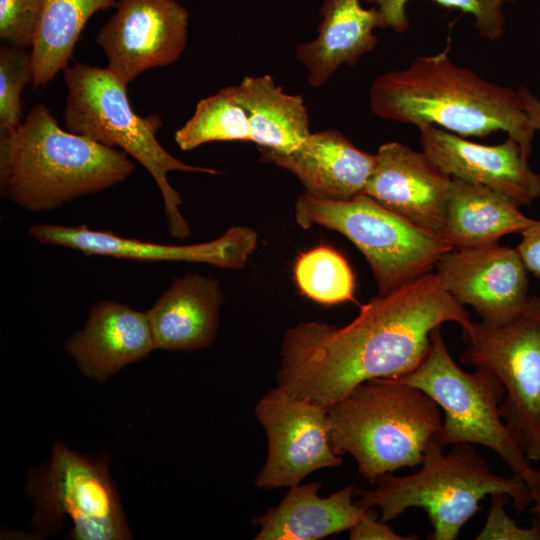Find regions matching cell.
I'll return each mask as SVG.
<instances>
[{
    "label": "cell",
    "mask_w": 540,
    "mask_h": 540,
    "mask_svg": "<svg viewBox=\"0 0 540 540\" xmlns=\"http://www.w3.org/2000/svg\"><path fill=\"white\" fill-rule=\"evenodd\" d=\"M446 322L465 330L472 321L438 274L426 273L377 294L345 326L306 321L289 328L277 386L328 410L363 382L416 370L430 351L432 332Z\"/></svg>",
    "instance_id": "cell-1"
},
{
    "label": "cell",
    "mask_w": 540,
    "mask_h": 540,
    "mask_svg": "<svg viewBox=\"0 0 540 540\" xmlns=\"http://www.w3.org/2000/svg\"><path fill=\"white\" fill-rule=\"evenodd\" d=\"M369 106L381 119L416 127L433 125L462 137L503 131L527 157L532 152L536 131L518 90L457 65L448 48L379 75L369 91Z\"/></svg>",
    "instance_id": "cell-2"
},
{
    "label": "cell",
    "mask_w": 540,
    "mask_h": 540,
    "mask_svg": "<svg viewBox=\"0 0 540 540\" xmlns=\"http://www.w3.org/2000/svg\"><path fill=\"white\" fill-rule=\"evenodd\" d=\"M134 169L124 151L60 128L43 104L15 129L0 131L1 196L29 211L104 191Z\"/></svg>",
    "instance_id": "cell-3"
},
{
    "label": "cell",
    "mask_w": 540,
    "mask_h": 540,
    "mask_svg": "<svg viewBox=\"0 0 540 540\" xmlns=\"http://www.w3.org/2000/svg\"><path fill=\"white\" fill-rule=\"evenodd\" d=\"M434 435L424 449L421 469L406 476L380 475L371 490L355 489L356 504L378 508L388 522L411 507L425 510L433 532L430 540H455L487 495L505 493L518 512L534 502L524 481L493 473L469 443L454 444L449 453Z\"/></svg>",
    "instance_id": "cell-4"
},
{
    "label": "cell",
    "mask_w": 540,
    "mask_h": 540,
    "mask_svg": "<svg viewBox=\"0 0 540 540\" xmlns=\"http://www.w3.org/2000/svg\"><path fill=\"white\" fill-rule=\"evenodd\" d=\"M327 418L333 451L349 453L371 484L380 475L421 465L443 420L430 396L392 378L357 385L327 410Z\"/></svg>",
    "instance_id": "cell-5"
},
{
    "label": "cell",
    "mask_w": 540,
    "mask_h": 540,
    "mask_svg": "<svg viewBox=\"0 0 540 540\" xmlns=\"http://www.w3.org/2000/svg\"><path fill=\"white\" fill-rule=\"evenodd\" d=\"M63 72L67 88L65 130L106 147L121 148L136 159L151 174L162 194L170 234L178 239L189 237L190 227L180 211L182 198L170 185L167 174L221 172L186 164L167 152L156 138L162 127L161 117L137 115L129 103L127 83L108 68L75 63Z\"/></svg>",
    "instance_id": "cell-6"
},
{
    "label": "cell",
    "mask_w": 540,
    "mask_h": 540,
    "mask_svg": "<svg viewBox=\"0 0 540 540\" xmlns=\"http://www.w3.org/2000/svg\"><path fill=\"white\" fill-rule=\"evenodd\" d=\"M419 388L444 411L440 429L434 434L443 446L479 444L493 450L513 475L525 482L534 502H540V471L536 470L510 435L500 413L505 389L491 370L475 367L462 370L452 359L441 334H431L430 351L413 372L392 378Z\"/></svg>",
    "instance_id": "cell-7"
},
{
    "label": "cell",
    "mask_w": 540,
    "mask_h": 540,
    "mask_svg": "<svg viewBox=\"0 0 540 540\" xmlns=\"http://www.w3.org/2000/svg\"><path fill=\"white\" fill-rule=\"evenodd\" d=\"M295 219L335 230L350 240L367 260L377 294H385L432 271L453 250L442 237L413 225L366 194L349 200L321 199L303 193Z\"/></svg>",
    "instance_id": "cell-8"
},
{
    "label": "cell",
    "mask_w": 540,
    "mask_h": 540,
    "mask_svg": "<svg viewBox=\"0 0 540 540\" xmlns=\"http://www.w3.org/2000/svg\"><path fill=\"white\" fill-rule=\"evenodd\" d=\"M27 492L35 506L34 528L50 533L65 516L73 540L132 538L107 455H80L56 442L48 462L29 474Z\"/></svg>",
    "instance_id": "cell-9"
},
{
    "label": "cell",
    "mask_w": 540,
    "mask_h": 540,
    "mask_svg": "<svg viewBox=\"0 0 540 540\" xmlns=\"http://www.w3.org/2000/svg\"><path fill=\"white\" fill-rule=\"evenodd\" d=\"M462 336L460 362L497 375L505 389L501 417L526 457L540 461V297L531 296L512 321H472Z\"/></svg>",
    "instance_id": "cell-10"
},
{
    "label": "cell",
    "mask_w": 540,
    "mask_h": 540,
    "mask_svg": "<svg viewBox=\"0 0 540 540\" xmlns=\"http://www.w3.org/2000/svg\"><path fill=\"white\" fill-rule=\"evenodd\" d=\"M254 411L268 439V454L255 477L256 487L290 488L316 470L342 463L330 443L326 409L277 386L257 402Z\"/></svg>",
    "instance_id": "cell-11"
},
{
    "label": "cell",
    "mask_w": 540,
    "mask_h": 540,
    "mask_svg": "<svg viewBox=\"0 0 540 540\" xmlns=\"http://www.w3.org/2000/svg\"><path fill=\"white\" fill-rule=\"evenodd\" d=\"M95 43L108 69L127 84L148 69L181 56L187 43L189 11L176 0H119Z\"/></svg>",
    "instance_id": "cell-12"
},
{
    "label": "cell",
    "mask_w": 540,
    "mask_h": 540,
    "mask_svg": "<svg viewBox=\"0 0 540 540\" xmlns=\"http://www.w3.org/2000/svg\"><path fill=\"white\" fill-rule=\"evenodd\" d=\"M435 269L448 292L487 324L512 321L531 299L528 271L516 248L492 243L453 249Z\"/></svg>",
    "instance_id": "cell-13"
},
{
    "label": "cell",
    "mask_w": 540,
    "mask_h": 540,
    "mask_svg": "<svg viewBox=\"0 0 540 540\" xmlns=\"http://www.w3.org/2000/svg\"><path fill=\"white\" fill-rule=\"evenodd\" d=\"M37 241L81 251L85 255L109 256L140 262L206 263L241 270L257 247V233L246 226L229 228L219 238L192 245H165L126 238L86 225L37 224L29 228Z\"/></svg>",
    "instance_id": "cell-14"
},
{
    "label": "cell",
    "mask_w": 540,
    "mask_h": 540,
    "mask_svg": "<svg viewBox=\"0 0 540 540\" xmlns=\"http://www.w3.org/2000/svg\"><path fill=\"white\" fill-rule=\"evenodd\" d=\"M453 178L422 150L381 145L364 194L413 225L443 238ZM444 239V238H443Z\"/></svg>",
    "instance_id": "cell-15"
},
{
    "label": "cell",
    "mask_w": 540,
    "mask_h": 540,
    "mask_svg": "<svg viewBox=\"0 0 540 540\" xmlns=\"http://www.w3.org/2000/svg\"><path fill=\"white\" fill-rule=\"evenodd\" d=\"M418 129L422 150L452 178L487 187L518 207L540 197V174L514 138L483 145L433 125Z\"/></svg>",
    "instance_id": "cell-16"
},
{
    "label": "cell",
    "mask_w": 540,
    "mask_h": 540,
    "mask_svg": "<svg viewBox=\"0 0 540 540\" xmlns=\"http://www.w3.org/2000/svg\"><path fill=\"white\" fill-rule=\"evenodd\" d=\"M260 159L294 174L305 193L329 200H349L364 190L375 166V154L358 149L340 131L310 133L289 152L258 147Z\"/></svg>",
    "instance_id": "cell-17"
},
{
    "label": "cell",
    "mask_w": 540,
    "mask_h": 540,
    "mask_svg": "<svg viewBox=\"0 0 540 540\" xmlns=\"http://www.w3.org/2000/svg\"><path fill=\"white\" fill-rule=\"evenodd\" d=\"M64 347L82 374L99 383L156 349L146 311L111 300L93 305L84 328Z\"/></svg>",
    "instance_id": "cell-18"
},
{
    "label": "cell",
    "mask_w": 540,
    "mask_h": 540,
    "mask_svg": "<svg viewBox=\"0 0 540 540\" xmlns=\"http://www.w3.org/2000/svg\"><path fill=\"white\" fill-rule=\"evenodd\" d=\"M224 295L219 282L199 273L175 278L146 311L156 349L192 351L217 336Z\"/></svg>",
    "instance_id": "cell-19"
},
{
    "label": "cell",
    "mask_w": 540,
    "mask_h": 540,
    "mask_svg": "<svg viewBox=\"0 0 540 540\" xmlns=\"http://www.w3.org/2000/svg\"><path fill=\"white\" fill-rule=\"evenodd\" d=\"M317 36L296 47V58L307 70L310 86H323L345 64L353 67L371 52L378 39L374 29L381 27L377 7L365 8L360 0H323Z\"/></svg>",
    "instance_id": "cell-20"
},
{
    "label": "cell",
    "mask_w": 540,
    "mask_h": 540,
    "mask_svg": "<svg viewBox=\"0 0 540 540\" xmlns=\"http://www.w3.org/2000/svg\"><path fill=\"white\" fill-rule=\"evenodd\" d=\"M318 482L290 487L278 506L252 520L261 529L256 540H316L350 530L367 508L353 503L355 487L348 485L321 498Z\"/></svg>",
    "instance_id": "cell-21"
},
{
    "label": "cell",
    "mask_w": 540,
    "mask_h": 540,
    "mask_svg": "<svg viewBox=\"0 0 540 540\" xmlns=\"http://www.w3.org/2000/svg\"><path fill=\"white\" fill-rule=\"evenodd\" d=\"M519 208L487 187L453 178L443 238L453 249L497 243L531 223Z\"/></svg>",
    "instance_id": "cell-22"
},
{
    "label": "cell",
    "mask_w": 540,
    "mask_h": 540,
    "mask_svg": "<svg viewBox=\"0 0 540 540\" xmlns=\"http://www.w3.org/2000/svg\"><path fill=\"white\" fill-rule=\"evenodd\" d=\"M231 89L247 111L250 141L258 147L289 152L311 133L303 97L285 93L270 75L245 76Z\"/></svg>",
    "instance_id": "cell-23"
},
{
    "label": "cell",
    "mask_w": 540,
    "mask_h": 540,
    "mask_svg": "<svg viewBox=\"0 0 540 540\" xmlns=\"http://www.w3.org/2000/svg\"><path fill=\"white\" fill-rule=\"evenodd\" d=\"M119 0H44L32 54L33 88L47 85L72 57L87 21Z\"/></svg>",
    "instance_id": "cell-24"
},
{
    "label": "cell",
    "mask_w": 540,
    "mask_h": 540,
    "mask_svg": "<svg viewBox=\"0 0 540 540\" xmlns=\"http://www.w3.org/2000/svg\"><path fill=\"white\" fill-rule=\"evenodd\" d=\"M183 151L217 141H250L248 114L235 98L231 86L201 99L192 117L175 132Z\"/></svg>",
    "instance_id": "cell-25"
},
{
    "label": "cell",
    "mask_w": 540,
    "mask_h": 540,
    "mask_svg": "<svg viewBox=\"0 0 540 540\" xmlns=\"http://www.w3.org/2000/svg\"><path fill=\"white\" fill-rule=\"evenodd\" d=\"M300 291L315 302L333 305L353 301L354 274L346 259L327 246L302 253L294 267Z\"/></svg>",
    "instance_id": "cell-26"
},
{
    "label": "cell",
    "mask_w": 540,
    "mask_h": 540,
    "mask_svg": "<svg viewBox=\"0 0 540 540\" xmlns=\"http://www.w3.org/2000/svg\"><path fill=\"white\" fill-rule=\"evenodd\" d=\"M373 4L381 15V27L390 28L398 33L405 32L410 26L406 5L410 0H362ZM448 8H457L471 14L478 35L490 41H497L505 34V14L503 6L517 0H433Z\"/></svg>",
    "instance_id": "cell-27"
},
{
    "label": "cell",
    "mask_w": 540,
    "mask_h": 540,
    "mask_svg": "<svg viewBox=\"0 0 540 540\" xmlns=\"http://www.w3.org/2000/svg\"><path fill=\"white\" fill-rule=\"evenodd\" d=\"M33 81L31 50L4 46L0 50V131H10L22 123L21 95Z\"/></svg>",
    "instance_id": "cell-28"
},
{
    "label": "cell",
    "mask_w": 540,
    "mask_h": 540,
    "mask_svg": "<svg viewBox=\"0 0 540 540\" xmlns=\"http://www.w3.org/2000/svg\"><path fill=\"white\" fill-rule=\"evenodd\" d=\"M44 0H0V38L6 46L32 49Z\"/></svg>",
    "instance_id": "cell-29"
},
{
    "label": "cell",
    "mask_w": 540,
    "mask_h": 540,
    "mask_svg": "<svg viewBox=\"0 0 540 540\" xmlns=\"http://www.w3.org/2000/svg\"><path fill=\"white\" fill-rule=\"evenodd\" d=\"M490 508L482 530L476 540H540V529L531 525L520 527L506 512L510 497L505 493L490 495Z\"/></svg>",
    "instance_id": "cell-30"
},
{
    "label": "cell",
    "mask_w": 540,
    "mask_h": 540,
    "mask_svg": "<svg viewBox=\"0 0 540 540\" xmlns=\"http://www.w3.org/2000/svg\"><path fill=\"white\" fill-rule=\"evenodd\" d=\"M379 513L374 508H368L350 529L351 540H417L418 535L402 536L393 531L387 522L378 520Z\"/></svg>",
    "instance_id": "cell-31"
},
{
    "label": "cell",
    "mask_w": 540,
    "mask_h": 540,
    "mask_svg": "<svg viewBox=\"0 0 540 540\" xmlns=\"http://www.w3.org/2000/svg\"><path fill=\"white\" fill-rule=\"evenodd\" d=\"M520 234L516 249L527 271L540 280V220H532Z\"/></svg>",
    "instance_id": "cell-32"
},
{
    "label": "cell",
    "mask_w": 540,
    "mask_h": 540,
    "mask_svg": "<svg viewBox=\"0 0 540 540\" xmlns=\"http://www.w3.org/2000/svg\"><path fill=\"white\" fill-rule=\"evenodd\" d=\"M518 93L523 102L525 111L529 117L531 126L535 131L540 130V99L530 92L526 87L521 86Z\"/></svg>",
    "instance_id": "cell-33"
},
{
    "label": "cell",
    "mask_w": 540,
    "mask_h": 540,
    "mask_svg": "<svg viewBox=\"0 0 540 540\" xmlns=\"http://www.w3.org/2000/svg\"><path fill=\"white\" fill-rule=\"evenodd\" d=\"M530 512L532 514V524L540 529V502L533 503Z\"/></svg>",
    "instance_id": "cell-34"
}]
</instances>
